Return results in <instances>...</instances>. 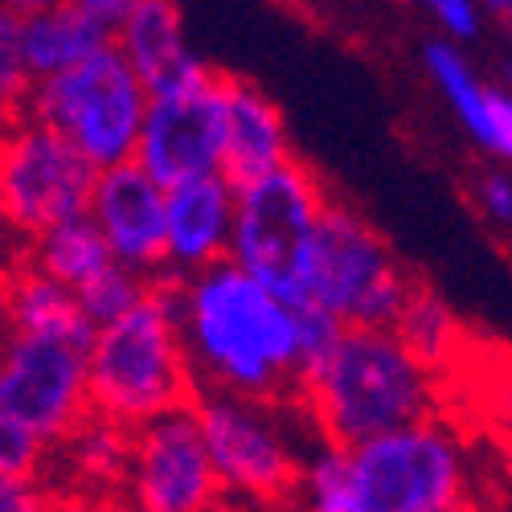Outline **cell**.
Returning a JSON list of instances; mask_svg holds the SVG:
<instances>
[{"mask_svg": "<svg viewBox=\"0 0 512 512\" xmlns=\"http://www.w3.org/2000/svg\"><path fill=\"white\" fill-rule=\"evenodd\" d=\"M181 336L197 394L300 402L295 304L279 300L238 263L226 259L185 279Z\"/></svg>", "mask_w": 512, "mask_h": 512, "instance_id": "6da1fadb", "label": "cell"}, {"mask_svg": "<svg viewBox=\"0 0 512 512\" xmlns=\"http://www.w3.org/2000/svg\"><path fill=\"white\" fill-rule=\"evenodd\" d=\"M300 402L320 439L357 451L406 426L443 418V377L426 369L394 328H349Z\"/></svg>", "mask_w": 512, "mask_h": 512, "instance_id": "7a4b0ae2", "label": "cell"}, {"mask_svg": "<svg viewBox=\"0 0 512 512\" xmlns=\"http://www.w3.org/2000/svg\"><path fill=\"white\" fill-rule=\"evenodd\" d=\"M185 279L164 271L148 300L111 328H99L91 349V414L123 431L185 410L197 398V377L185 353Z\"/></svg>", "mask_w": 512, "mask_h": 512, "instance_id": "3957f363", "label": "cell"}, {"mask_svg": "<svg viewBox=\"0 0 512 512\" xmlns=\"http://www.w3.org/2000/svg\"><path fill=\"white\" fill-rule=\"evenodd\" d=\"M193 410L226 488V504L267 512L300 500V480L320 443L304 402H259L234 394H197Z\"/></svg>", "mask_w": 512, "mask_h": 512, "instance_id": "277c9868", "label": "cell"}, {"mask_svg": "<svg viewBox=\"0 0 512 512\" xmlns=\"http://www.w3.org/2000/svg\"><path fill=\"white\" fill-rule=\"evenodd\" d=\"M148 107V87L132 70V62L123 58V50L111 46L58 78L33 82L13 119L50 127L62 140H70L99 173H107V168L136 160Z\"/></svg>", "mask_w": 512, "mask_h": 512, "instance_id": "5b68a950", "label": "cell"}, {"mask_svg": "<svg viewBox=\"0 0 512 512\" xmlns=\"http://www.w3.org/2000/svg\"><path fill=\"white\" fill-rule=\"evenodd\" d=\"M418 287L365 213L332 197L304 275V304L332 312L345 328H394Z\"/></svg>", "mask_w": 512, "mask_h": 512, "instance_id": "8992f818", "label": "cell"}, {"mask_svg": "<svg viewBox=\"0 0 512 512\" xmlns=\"http://www.w3.org/2000/svg\"><path fill=\"white\" fill-rule=\"evenodd\" d=\"M328 205L332 193L300 156L263 181L238 185L230 263L271 287L279 300L304 304V275Z\"/></svg>", "mask_w": 512, "mask_h": 512, "instance_id": "52a82bcc", "label": "cell"}, {"mask_svg": "<svg viewBox=\"0 0 512 512\" xmlns=\"http://www.w3.org/2000/svg\"><path fill=\"white\" fill-rule=\"evenodd\" d=\"M369 512H467L472 455L447 418H431L353 451Z\"/></svg>", "mask_w": 512, "mask_h": 512, "instance_id": "ba28073f", "label": "cell"}, {"mask_svg": "<svg viewBox=\"0 0 512 512\" xmlns=\"http://www.w3.org/2000/svg\"><path fill=\"white\" fill-rule=\"evenodd\" d=\"M99 185V168L70 140L29 119L5 123L0 148V209L21 242H33L46 230L87 218Z\"/></svg>", "mask_w": 512, "mask_h": 512, "instance_id": "9c48e42d", "label": "cell"}, {"mask_svg": "<svg viewBox=\"0 0 512 512\" xmlns=\"http://www.w3.org/2000/svg\"><path fill=\"white\" fill-rule=\"evenodd\" d=\"M91 418V349L54 336H5L0 422H17L46 447Z\"/></svg>", "mask_w": 512, "mask_h": 512, "instance_id": "30bf717a", "label": "cell"}, {"mask_svg": "<svg viewBox=\"0 0 512 512\" xmlns=\"http://www.w3.org/2000/svg\"><path fill=\"white\" fill-rule=\"evenodd\" d=\"M123 496L127 512H218L226 504L193 406L164 414L132 435Z\"/></svg>", "mask_w": 512, "mask_h": 512, "instance_id": "8fae6325", "label": "cell"}, {"mask_svg": "<svg viewBox=\"0 0 512 512\" xmlns=\"http://www.w3.org/2000/svg\"><path fill=\"white\" fill-rule=\"evenodd\" d=\"M226 140H230V74L222 70L193 91L152 99L136 164L160 189H177L189 181L222 177Z\"/></svg>", "mask_w": 512, "mask_h": 512, "instance_id": "7c38bea8", "label": "cell"}, {"mask_svg": "<svg viewBox=\"0 0 512 512\" xmlns=\"http://www.w3.org/2000/svg\"><path fill=\"white\" fill-rule=\"evenodd\" d=\"M127 13H132V0H29V5H17V46L29 82L58 78L111 50Z\"/></svg>", "mask_w": 512, "mask_h": 512, "instance_id": "4fadbf2b", "label": "cell"}, {"mask_svg": "<svg viewBox=\"0 0 512 512\" xmlns=\"http://www.w3.org/2000/svg\"><path fill=\"white\" fill-rule=\"evenodd\" d=\"M91 222L103 230L119 267L144 279L168 271V189H160L136 160L99 173Z\"/></svg>", "mask_w": 512, "mask_h": 512, "instance_id": "5bb4252c", "label": "cell"}, {"mask_svg": "<svg viewBox=\"0 0 512 512\" xmlns=\"http://www.w3.org/2000/svg\"><path fill=\"white\" fill-rule=\"evenodd\" d=\"M115 46L132 62V70L140 74L152 99L193 91L213 74H222L218 66H209L189 50L185 13L173 0H132V13H127L123 29L115 33Z\"/></svg>", "mask_w": 512, "mask_h": 512, "instance_id": "9a60e30c", "label": "cell"}, {"mask_svg": "<svg viewBox=\"0 0 512 512\" xmlns=\"http://www.w3.org/2000/svg\"><path fill=\"white\" fill-rule=\"evenodd\" d=\"M238 222V185L205 177L168 189V271L193 279L230 259Z\"/></svg>", "mask_w": 512, "mask_h": 512, "instance_id": "2e32d148", "label": "cell"}, {"mask_svg": "<svg viewBox=\"0 0 512 512\" xmlns=\"http://www.w3.org/2000/svg\"><path fill=\"white\" fill-rule=\"evenodd\" d=\"M287 119L279 103L250 78L230 74V140H226V177L250 185L291 164Z\"/></svg>", "mask_w": 512, "mask_h": 512, "instance_id": "e0dca14e", "label": "cell"}, {"mask_svg": "<svg viewBox=\"0 0 512 512\" xmlns=\"http://www.w3.org/2000/svg\"><path fill=\"white\" fill-rule=\"evenodd\" d=\"M54 336L70 340V345L95 349L99 328L82 316L78 295L41 271L25 267L21 259L13 263L5 279V336Z\"/></svg>", "mask_w": 512, "mask_h": 512, "instance_id": "ac0fdd59", "label": "cell"}, {"mask_svg": "<svg viewBox=\"0 0 512 512\" xmlns=\"http://www.w3.org/2000/svg\"><path fill=\"white\" fill-rule=\"evenodd\" d=\"M21 263L78 295L82 287H91L99 275H107L115 267V254H111L103 230L87 213V218H74V222L46 230L33 242H21Z\"/></svg>", "mask_w": 512, "mask_h": 512, "instance_id": "d6986e66", "label": "cell"}, {"mask_svg": "<svg viewBox=\"0 0 512 512\" xmlns=\"http://www.w3.org/2000/svg\"><path fill=\"white\" fill-rule=\"evenodd\" d=\"M394 332H398L402 345L426 369H435L439 377H447L451 365L467 357V328H463V320L451 312V304L443 300V295H435L431 287L414 291V300L406 304V312L394 324Z\"/></svg>", "mask_w": 512, "mask_h": 512, "instance_id": "ffe728a7", "label": "cell"}, {"mask_svg": "<svg viewBox=\"0 0 512 512\" xmlns=\"http://www.w3.org/2000/svg\"><path fill=\"white\" fill-rule=\"evenodd\" d=\"M58 463L78 488H119L127 480V459H132V431L107 422V418H87L78 431L54 447Z\"/></svg>", "mask_w": 512, "mask_h": 512, "instance_id": "44dd1931", "label": "cell"}, {"mask_svg": "<svg viewBox=\"0 0 512 512\" xmlns=\"http://www.w3.org/2000/svg\"><path fill=\"white\" fill-rule=\"evenodd\" d=\"M300 504L304 512H369L365 492L353 472V451L320 439L308 455L304 480H300Z\"/></svg>", "mask_w": 512, "mask_h": 512, "instance_id": "7402d4cb", "label": "cell"}, {"mask_svg": "<svg viewBox=\"0 0 512 512\" xmlns=\"http://www.w3.org/2000/svg\"><path fill=\"white\" fill-rule=\"evenodd\" d=\"M148 291H152V279L115 263L107 275H99L91 287L78 291V304H82V316H87L95 328H111V324L132 316L148 300Z\"/></svg>", "mask_w": 512, "mask_h": 512, "instance_id": "603a6c76", "label": "cell"}, {"mask_svg": "<svg viewBox=\"0 0 512 512\" xmlns=\"http://www.w3.org/2000/svg\"><path fill=\"white\" fill-rule=\"evenodd\" d=\"M345 324L332 312L316 308V304H295V349H300V394L308 381L336 357L340 340H345Z\"/></svg>", "mask_w": 512, "mask_h": 512, "instance_id": "cb8c5ba5", "label": "cell"}, {"mask_svg": "<svg viewBox=\"0 0 512 512\" xmlns=\"http://www.w3.org/2000/svg\"><path fill=\"white\" fill-rule=\"evenodd\" d=\"M50 447L17 422H0V480H41Z\"/></svg>", "mask_w": 512, "mask_h": 512, "instance_id": "d4e9b609", "label": "cell"}, {"mask_svg": "<svg viewBox=\"0 0 512 512\" xmlns=\"http://www.w3.org/2000/svg\"><path fill=\"white\" fill-rule=\"evenodd\" d=\"M33 87L25 62H21V46H17V5L0 9V95H5V115L13 119L25 91Z\"/></svg>", "mask_w": 512, "mask_h": 512, "instance_id": "484cf974", "label": "cell"}, {"mask_svg": "<svg viewBox=\"0 0 512 512\" xmlns=\"http://www.w3.org/2000/svg\"><path fill=\"white\" fill-rule=\"evenodd\" d=\"M472 205L480 209V218H488L500 230H512V168L488 164L472 177Z\"/></svg>", "mask_w": 512, "mask_h": 512, "instance_id": "4316f807", "label": "cell"}, {"mask_svg": "<svg viewBox=\"0 0 512 512\" xmlns=\"http://www.w3.org/2000/svg\"><path fill=\"white\" fill-rule=\"evenodd\" d=\"M484 418L500 447H512V353L500 357L496 373L484 386Z\"/></svg>", "mask_w": 512, "mask_h": 512, "instance_id": "83f0119b", "label": "cell"}, {"mask_svg": "<svg viewBox=\"0 0 512 512\" xmlns=\"http://www.w3.org/2000/svg\"><path fill=\"white\" fill-rule=\"evenodd\" d=\"M431 17L443 29V37L455 41V46L476 41L484 29V13H480V5H472V0H431Z\"/></svg>", "mask_w": 512, "mask_h": 512, "instance_id": "f1b7e54d", "label": "cell"}, {"mask_svg": "<svg viewBox=\"0 0 512 512\" xmlns=\"http://www.w3.org/2000/svg\"><path fill=\"white\" fill-rule=\"evenodd\" d=\"M0 512H58L41 480H0Z\"/></svg>", "mask_w": 512, "mask_h": 512, "instance_id": "f546056e", "label": "cell"}, {"mask_svg": "<svg viewBox=\"0 0 512 512\" xmlns=\"http://www.w3.org/2000/svg\"><path fill=\"white\" fill-rule=\"evenodd\" d=\"M504 455H500V463H504V480H508V488H512V447H500Z\"/></svg>", "mask_w": 512, "mask_h": 512, "instance_id": "4dcf8cb0", "label": "cell"}, {"mask_svg": "<svg viewBox=\"0 0 512 512\" xmlns=\"http://www.w3.org/2000/svg\"><path fill=\"white\" fill-rule=\"evenodd\" d=\"M267 512H304L300 504H283V508H267Z\"/></svg>", "mask_w": 512, "mask_h": 512, "instance_id": "1f68e13d", "label": "cell"}, {"mask_svg": "<svg viewBox=\"0 0 512 512\" xmlns=\"http://www.w3.org/2000/svg\"><path fill=\"white\" fill-rule=\"evenodd\" d=\"M504 33H508V46H512V17L504 21Z\"/></svg>", "mask_w": 512, "mask_h": 512, "instance_id": "d6a6232c", "label": "cell"}, {"mask_svg": "<svg viewBox=\"0 0 512 512\" xmlns=\"http://www.w3.org/2000/svg\"><path fill=\"white\" fill-rule=\"evenodd\" d=\"M218 512H246V508H234V504H222Z\"/></svg>", "mask_w": 512, "mask_h": 512, "instance_id": "836d02e7", "label": "cell"}]
</instances>
